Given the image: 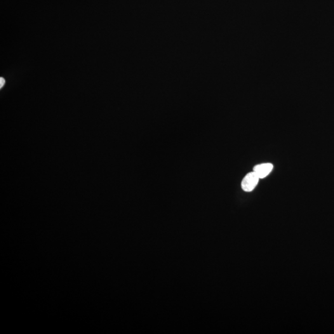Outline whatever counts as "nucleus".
<instances>
[{
	"instance_id": "7ed1b4c3",
	"label": "nucleus",
	"mask_w": 334,
	"mask_h": 334,
	"mask_svg": "<svg viewBox=\"0 0 334 334\" xmlns=\"http://www.w3.org/2000/svg\"><path fill=\"white\" fill-rule=\"evenodd\" d=\"M4 83H5V80L3 77H0V88H3Z\"/></svg>"
},
{
	"instance_id": "f03ea898",
	"label": "nucleus",
	"mask_w": 334,
	"mask_h": 334,
	"mask_svg": "<svg viewBox=\"0 0 334 334\" xmlns=\"http://www.w3.org/2000/svg\"><path fill=\"white\" fill-rule=\"evenodd\" d=\"M273 169L272 164H262L254 167L253 171L260 178H264L269 175Z\"/></svg>"
},
{
	"instance_id": "f257e3e1",
	"label": "nucleus",
	"mask_w": 334,
	"mask_h": 334,
	"mask_svg": "<svg viewBox=\"0 0 334 334\" xmlns=\"http://www.w3.org/2000/svg\"><path fill=\"white\" fill-rule=\"evenodd\" d=\"M260 179L254 171L247 174L241 182L242 189L246 192L252 191L258 184Z\"/></svg>"
}]
</instances>
